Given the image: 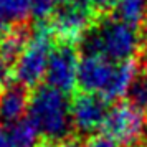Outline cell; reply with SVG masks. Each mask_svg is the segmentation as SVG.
I'll use <instances>...</instances> for the list:
<instances>
[{"mask_svg":"<svg viewBox=\"0 0 147 147\" xmlns=\"http://www.w3.org/2000/svg\"><path fill=\"white\" fill-rule=\"evenodd\" d=\"M139 78L136 61L113 63L96 55H83L78 66V86L83 93L96 94L104 101H117L127 96Z\"/></svg>","mask_w":147,"mask_h":147,"instance_id":"cell-1","label":"cell"},{"mask_svg":"<svg viewBox=\"0 0 147 147\" xmlns=\"http://www.w3.org/2000/svg\"><path fill=\"white\" fill-rule=\"evenodd\" d=\"M144 137H146V140H147V127H146V134H144Z\"/></svg>","mask_w":147,"mask_h":147,"instance_id":"cell-21","label":"cell"},{"mask_svg":"<svg viewBox=\"0 0 147 147\" xmlns=\"http://www.w3.org/2000/svg\"><path fill=\"white\" fill-rule=\"evenodd\" d=\"M147 121L144 109H139L131 102H117L109 107L104 121V136L116 140L119 146H131L144 137Z\"/></svg>","mask_w":147,"mask_h":147,"instance_id":"cell-5","label":"cell"},{"mask_svg":"<svg viewBox=\"0 0 147 147\" xmlns=\"http://www.w3.org/2000/svg\"><path fill=\"white\" fill-rule=\"evenodd\" d=\"M3 32H5V28H3V27H0V35L3 33Z\"/></svg>","mask_w":147,"mask_h":147,"instance_id":"cell-20","label":"cell"},{"mask_svg":"<svg viewBox=\"0 0 147 147\" xmlns=\"http://www.w3.org/2000/svg\"><path fill=\"white\" fill-rule=\"evenodd\" d=\"M78 66L80 58L73 45L61 43L53 48L47 68V84L61 93H71L78 86Z\"/></svg>","mask_w":147,"mask_h":147,"instance_id":"cell-7","label":"cell"},{"mask_svg":"<svg viewBox=\"0 0 147 147\" xmlns=\"http://www.w3.org/2000/svg\"><path fill=\"white\" fill-rule=\"evenodd\" d=\"M96 10L89 5L83 3L81 0H73L58 7L51 15L50 30L53 36L60 38L61 43H69L83 40L88 30L93 27V17Z\"/></svg>","mask_w":147,"mask_h":147,"instance_id":"cell-6","label":"cell"},{"mask_svg":"<svg viewBox=\"0 0 147 147\" xmlns=\"http://www.w3.org/2000/svg\"><path fill=\"white\" fill-rule=\"evenodd\" d=\"M107 101L96 94L81 93L74 96L71 101V124L73 131H76L81 136H91L96 131L102 129L106 121Z\"/></svg>","mask_w":147,"mask_h":147,"instance_id":"cell-8","label":"cell"},{"mask_svg":"<svg viewBox=\"0 0 147 147\" xmlns=\"http://www.w3.org/2000/svg\"><path fill=\"white\" fill-rule=\"evenodd\" d=\"M104 8L114 12L119 20L140 27L147 20V0H104Z\"/></svg>","mask_w":147,"mask_h":147,"instance_id":"cell-11","label":"cell"},{"mask_svg":"<svg viewBox=\"0 0 147 147\" xmlns=\"http://www.w3.org/2000/svg\"><path fill=\"white\" fill-rule=\"evenodd\" d=\"M55 147H83V146L74 139H66V140H63V142H60V144H56Z\"/></svg>","mask_w":147,"mask_h":147,"instance_id":"cell-17","label":"cell"},{"mask_svg":"<svg viewBox=\"0 0 147 147\" xmlns=\"http://www.w3.org/2000/svg\"><path fill=\"white\" fill-rule=\"evenodd\" d=\"M142 36L139 27L119 20L116 17H104L93 23L81 40L83 55H96L113 63L134 61L140 51Z\"/></svg>","mask_w":147,"mask_h":147,"instance_id":"cell-2","label":"cell"},{"mask_svg":"<svg viewBox=\"0 0 147 147\" xmlns=\"http://www.w3.org/2000/svg\"><path fill=\"white\" fill-rule=\"evenodd\" d=\"M40 136L28 121L12 126L0 124V147H36Z\"/></svg>","mask_w":147,"mask_h":147,"instance_id":"cell-10","label":"cell"},{"mask_svg":"<svg viewBox=\"0 0 147 147\" xmlns=\"http://www.w3.org/2000/svg\"><path fill=\"white\" fill-rule=\"evenodd\" d=\"M28 36H30V33L22 27L7 28L0 35V58L13 66L27 45Z\"/></svg>","mask_w":147,"mask_h":147,"instance_id":"cell-12","label":"cell"},{"mask_svg":"<svg viewBox=\"0 0 147 147\" xmlns=\"http://www.w3.org/2000/svg\"><path fill=\"white\" fill-rule=\"evenodd\" d=\"M69 2H73V0H55V3H56V8L61 7V5H65V3H69Z\"/></svg>","mask_w":147,"mask_h":147,"instance_id":"cell-19","label":"cell"},{"mask_svg":"<svg viewBox=\"0 0 147 147\" xmlns=\"http://www.w3.org/2000/svg\"><path fill=\"white\" fill-rule=\"evenodd\" d=\"M30 94L22 84H7L0 89V124L12 126L27 116Z\"/></svg>","mask_w":147,"mask_h":147,"instance_id":"cell-9","label":"cell"},{"mask_svg":"<svg viewBox=\"0 0 147 147\" xmlns=\"http://www.w3.org/2000/svg\"><path fill=\"white\" fill-rule=\"evenodd\" d=\"M129 102L137 106L139 109L147 107V76H139L132 83V86L127 93Z\"/></svg>","mask_w":147,"mask_h":147,"instance_id":"cell-14","label":"cell"},{"mask_svg":"<svg viewBox=\"0 0 147 147\" xmlns=\"http://www.w3.org/2000/svg\"><path fill=\"white\" fill-rule=\"evenodd\" d=\"M33 13V0H0V27H20Z\"/></svg>","mask_w":147,"mask_h":147,"instance_id":"cell-13","label":"cell"},{"mask_svg":"<svg viewBox=\"0 0 147 147\" xmlns=\"http://www.w3.org/2000/svg\"><path fill=\"white\" fill-rule=\"evenodd\" d=\"M27 117L36 134L47 142L60 144L66 140L73 131L71 102L68 94L48 84L38 86L30 94Z\"/></svg>","mask_w":147,"mask_h":147,"instance_id":"cell-3","label":"cell"},{"mask_svg":"<svg viewBox=\"0 0 147 147\" xmlns=\"http://www.w3.org/2000/svg\"><path fill=\"white\" fill-rule=\"evenodd\" d=\"M12 74H13V68H12V65L0 58V86L2 88L7 86L8 81H10V78H12Z\"/></svg>","mask_w":147,"mask_h":147,"instance_id":"cell-16","label":"cell"},{"mask_svg":"<svg viewBox=\"0 0 147 147\" xmlns=\"http://www.w3.org/2000/svg\"><path fill=\"white\" fill-rule=\"evenodd\" d=\"M53 51V33L47 22H40L30 33L28 41L13 65V76L23 88H33L47 74Z\"/></svg>","mask_w":147,"mask_h":147,"instance_id":"cell-4","label":"cell"},{"mask_svg":"<svg viewBox=\"0 0 147 147\" xmlns=\"http://www.w3.org/2000/svg\"><path fill=\"white\" fill-rule=\"evenodd\" d=\"M86 147H122V146H119L116 140H113L107 136H93L88 140Z\"/></svg>","mask_w":147,"mask_h":147,"instance_id":"cell-15","label":"cell"},{"mask_svg":"<svg viewBox=\"0 0 147 147\" xmlns=\"http://www.w3.org/2000/svg\"><path fill=\"white\" fill-rule=\"evenodd\" d=\"M140 61H142V68L147 74V45L142 48V53H140Z\"/></svg>","mask_w":147,"mask_h":147,"instance_id":"cell-18","label":"cell"}]
</instances>
